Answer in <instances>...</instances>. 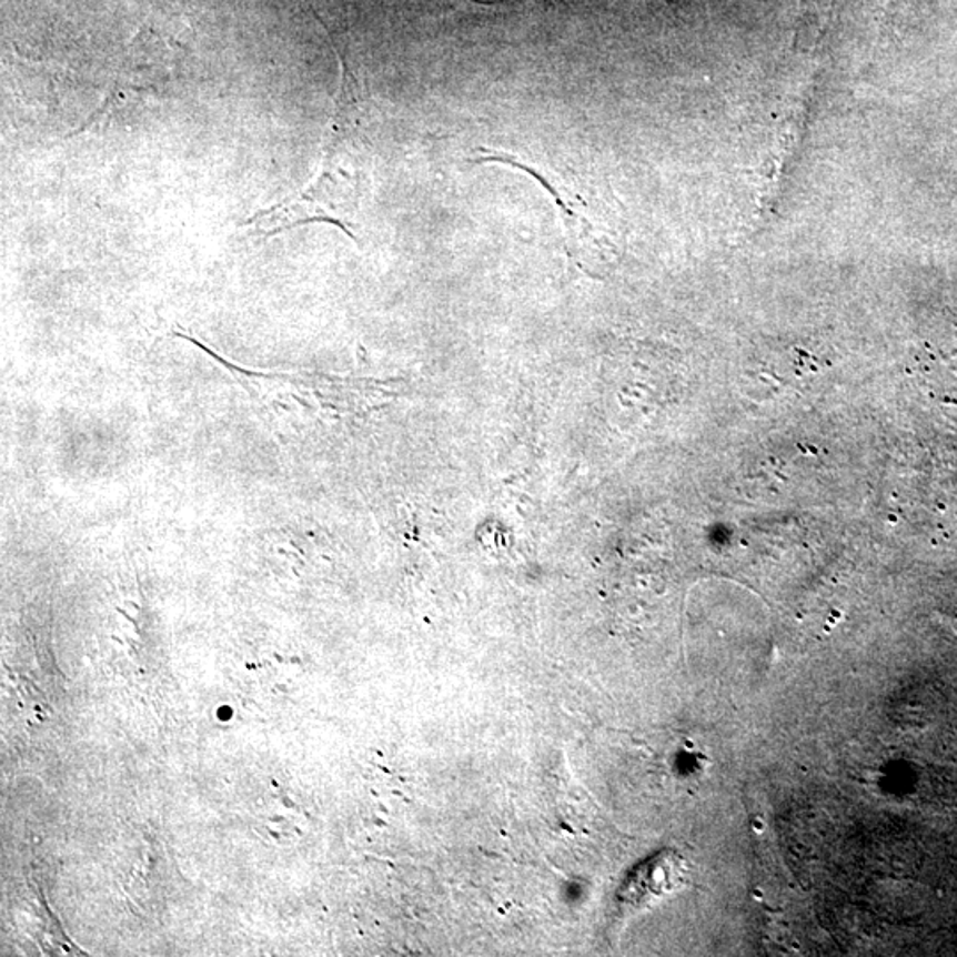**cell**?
<instances>
[{
    "label": "cell",
    "mask_w": 957,
    "mask_h": 957,
    "mask_svg": "<svg viewBox=\"0 0 957 957\" xmlns=\"http://www.w3.org/2000/svg\"><path fill=\"white\" fill-rule=\"evenodd\" d=\"M341 58V89L335 100L334 115L323 142V154L316 177L302 192L294 193L278 206L255 213L243 224L255 233L275 234L308 224H332L350 238L355 213L364 195L365 148L364 105L361 89L346 59Z\"/></svg>",
    "instance_id": "1"
},
{
    "label": "cell",
    "mask_w": 957,
    "mask_h": 957,
    "mask_svg": "<svg viewBox=\"0 0 957 957\" xmlns=\"http://www.w3.org/2000/svg\"><path fill=\"white\" fill-rule=\"evenodd\" d=\"M683 865L677 864V857H659L658 860L644 865L629 878L623 890V899L629 905H638L651 897L662 896L664 891L674 890L679 885Z\"/></svg>",
    "instance_id": "2"
}]
</instances>
